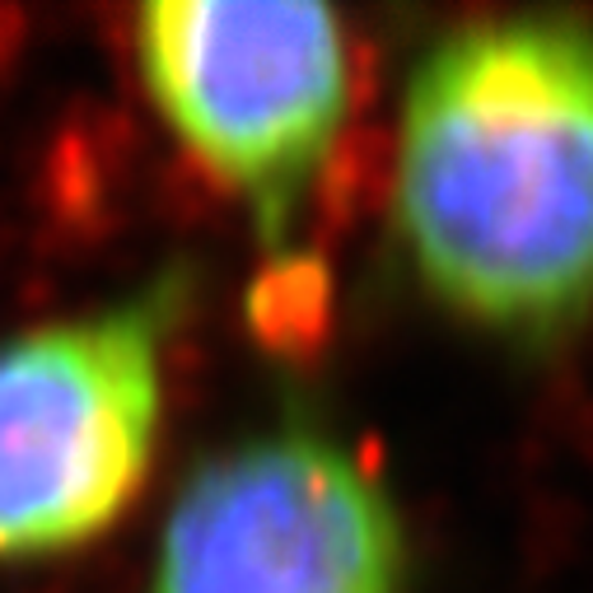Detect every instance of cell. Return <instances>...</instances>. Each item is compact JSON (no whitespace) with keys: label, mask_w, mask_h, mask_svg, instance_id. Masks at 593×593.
<instances>
[{"label":"cell","mask_w":593,"mask_h":593,"mask_svg":"<svg viewBox=\"0 0 593 593\" xmlns=\"http://www.w3.org/2000/svg\"><path fill=\"white\" fill-rule=\"evenodd\" d=\"M392 490L342 434L290 411L183 477L145 593H407Z\"/></svg>","instance_id":"obj_4"},{"label":"cell","mask_w":593,"mask_h":593,"mask_svg":"<svg viewBox=\"0 0 593 593\" xmlns=\"http://www.w3.org/2000/svg\"><path fill=\"white\" fill-rule=\"evenodd\" d=\"M131 62L177 145L285 262L351 112L342 19L304 0H160L131 14Z\"/></svg>","instance_id":"obj_3"},{"label":"cell","mask_w":593,"mask_h":593,"mask_svg":"<svg viewBox=\"0 0 593 593\" xmlns=\"http://www.w3.org/2000/svg\"><path fill=\"white\" fill-rule=\"evenodd\" d=\"M392 234L425 300L514 346L593 319V24L472 19L417 56Z\"/></svg>","instance_id":"obj_1"},{"label":"cell","mask_w":593,"mask_h":593,"mask_svg":"<svg viewBox=\"0 0 593 593\" xmlns=\"http://www.w3.org/2000/svg\"><path fill=\"white\" fill-rule=\"evenodd\" d=\"M187 304L192 271L169 267L127 300L0 342V561L80 551L136 505Z\"/></svg>","instance_id":"obj_2"}]
</instances>
